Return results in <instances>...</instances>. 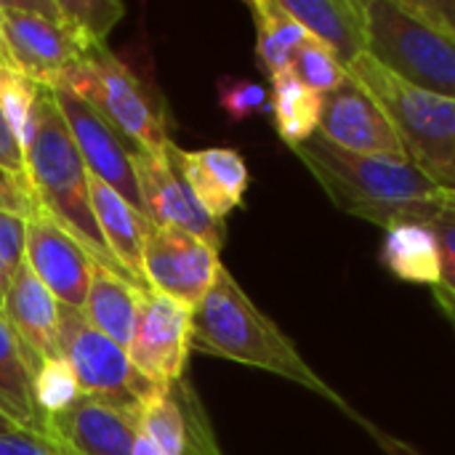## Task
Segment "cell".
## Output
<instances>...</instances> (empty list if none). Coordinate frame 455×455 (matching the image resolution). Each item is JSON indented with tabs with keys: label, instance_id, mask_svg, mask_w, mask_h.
I'll list each match as a JSON object with an SVG mask.
<instances>
[{
	"label": "cell",
	"instance_id": "7a4b0ae2",
	"mask_svg": "<svg viewBox=\"0 0 455 455\" xmlns=\"http://www.w3.org/2000/svg\"><path fill=\"white\" fill-rule=\"evenodd\" d=\"M192 349L283 376L360 419L299 355L293 341L248 299L227 267H221L208 296L192 309Z\"/></svg>",
	"mask_w": 455,
	"mask_h": 455
},
{
	"label": "cell",
	"instance_id": "83f0119b",
	"mask_svg": "<svg viewBox=\"0 0 455 455\" xmlns=\"http://www.w3.org/2000/svg\"><path fill=\"white\" fill-rule=\"evenodd\" d=\"M59 8L64 21L91 45L104 43L125 13L123 3L115 0H59Z\"/></svg>",
	"mask_w": 455,
	"mask_h": 455
},
{
	"label": "cell",
	"instance_id": "f1b7e54d",
	"mask_svg": "<svg viewBox=\"0 0 455 455\" xmlns=\"http://www.w3.org/2000/svg\"><path fill=\"white\" fill-rule=\"evenodd\" d=\"M80 387L75 381V373L64 360H43L35 371V400L43 411L45 421L53 413H61L80 397Z\"/></svg>",
	"mask_w": 455,
	"mask_h": 455
},
{
	"label": "cell",
	"instance_id": "7c38bea8",
	"mask_svg": "<svg viewBox=\"0 0 455 455\" xmlns=\"http://www.w3.org/2000/svg\"><path fill=\"white\" fill-rule=\"evenodd\" d=\"M133 173L139 184V195L144 203V216L155 227H171L189 232L208 243L213 251H221L227 243V224L221 219H213L192 195V189L184 184L179 171L173 168L165 155H149L136 149L133 152Z\"/></svg>",
	"mask_w": 455,
	"mask_h": 455
},
{
	"label": "cell",
	"instance_id": "4fadbf2b",
	"mask_svg": "<svg viewBox=\"0 0 455 455\" xmlns=\"http://www.w3.org/2000/svg\"><path fill=\"white\" fill-rule=\"evenodd\" d=\"M317 133L333 147L355 155L408 163L392 120L355 77H347L333 93L323 96Z\"/></svg>",
	"mask_w": 455,
	"mask_h": 455
},
{
	"label": "cell",
	"instance_id": "d6a6232c",
	"mask_svg": "<svg viewBox=\"0 0 455 455\" xmlns=\"http://www.w3.org/2000/svg\"><path fill=\"white\" fill-rule=\"evenodd\" d=\"M0 211L5 213H16L21 219H29L32 213L40 211L37 200H35V192L29 187V181L13 176L11 171H5L0 165Z\"/></svg>",
	"mask_w": 455,
	"mask_h": 455
},
{
	"label": "cell",
	"instance_id": "e575fe53",
	"mask_svg": "<svg viewBox=\"0 0 455 455\" xmlns=\"http://www.w3.org/2000/svg\"><path fill=\"white\" fill-rule=\"evenodd\" d=\"M0 165L5 171H11L13 176L27 181V165H24V149L19 144V139L13 136V131L8 128L3 112H0Z\"/></svg>",
	"mask_w": 455,
	"mask_h": 455
},
{
	"label": "cell",
	"instance_id": "4dcf8cb0",
	"mask_svg": "<svg viewBox=\"0 0 455 455\" xmlns=\"http://www.w3.org/2000/svg\"><path fill=\"white\" fill-rule=\"evenodd\" d=\"M219 104L232 123H245L248 117L269 112V91L253 80L224 77L219 85Z\"/></svg>",
	"mask_w": 455,
	"mask_h": 455
},
{
	"label": "cell",
	"instance_id": "7402d4cb",
	"mask_svg": "<svg viewBox=\"0 0 455 455\" xmlns=\"http://www.w3.org/2000/svg\"><path fill=\"white\" fill-rule=\"evenodd\" d=\"M147 293L149 291H141L133 283L112 275L109 269L96 264L83 315L96 331H101L115 344L128 349L133 331H136L139 312H141V301Z\"/></svg>",
	"mask_w": 455,
	"mask_h": 455
},
{
	"label": "cell",
	"instance_id": "cb8c5ba5",
	"mask_svg": "<svg viewBox=\"0 0 455 455\" xmlns=\"http://www.w3.org/2000/svg\"><path fill=\"white\" fill-rule=\"evenodd\" d=\"M269 112L275 117V128L280 139L296 149L307 139H312L320 128L323 96L307 88L291 69L275 75L269 80Z\"/></svg>",
	"mask_w": 455,
	"mask_h": 455
},
{
	"label": "cell",
	"instance_id": "6da1fadb",
	"mask_svg": "<svg viewBox=\"0 0 455 455\" xmlns=\"http://www.w3.org/2000/svg\"><path fill=\"white\" fill-rule=\"evenodd\" d=\"M293 152L344 213L384 232L395 224H432L453 197L411 163L355 155L333 147L320 133Z\"/></svg>",
	"mask_w": 455,
	"mask_h": 455
},
{
	"label": "cell",
	"instance_id": "ffe728a7",
	"mask_svg": "<svg viewBox=\"0 0 455 455\" xmlns=\"http://www.w3.org/2000/svg\"><path fill=\"white\" fill-rule=\"evenodd\" d=\"M88 189H91V205L101 229L104 243L109 245L117 264L133 277V283L141 291H149L144 280V243L149 232V221L144 213H139L128 200H123L112 187L93 179L88 173Z\"/></svg>",
	"mask_w": 455,
	"mask_h": 455
},
{
	"label": "cell",
	"instance_id": "d590c367",
	"mask_svg": "<svg viewBox=\"0 0 455 455\" xmlns=\"http://www.w3.org/2000/svg\"><path fill=\"white\" fill-rule=\"evenodd\" d=\"M429 5L435 8V13L453 29L455 35V0H429Z\"/></svg>",
	"mask_w": 455,
	"mask_h": 455
},
{
	"label": "cell",
	"instance_id": "44dd1931",
	"mask_svg": "<svg viewBox=\"0 0 455 455\" xmlns=\"http://www.w3.org/2000/svg\"><path fill=\"white\" fill-rule=\"evenodd\" d=\"M40 360H35L11 325L0 315V411L11 416L24 432L48 435L45 416L35 400V371Z\"/></svg>",
	"mask_w": 455,
	"mask_h": 455
},
{
	"label": "cell",
	"instance_id": "30bf717a",
	"mask_svg": "<svg viewBox=\"0 0 455 455\" xmlns=\"http://www.w3.org/2000/svg\"><path fill=\"white\" fill-rule=\"evenodd\" d=\"M59 104V112L67 120V128L80 149V157L88 173L107 187H112L123 200H128L139 213H144V203L139 195L136 173H133V152L136 147L88 101L77 99L64 88H51Z\"/></svg>",
	"mask_w": 455,
	"mask_h": 455
},
{
	"label": "cell",
	"instance_id": "1f68e13d",
	"mask_svg": "<svg viewBox=\"0 0 455 455\" xmlns=\"http://www.w3.org/2000/svg\"><path fill=\"white\" fill-rule=\"evenodd\" d=\"M27 219L0 211V291L5 293L16 269L24 264Z\"/></svg>",
	"mask_w": 455,
	"mask_h": 455
},
{
	"label": "cell",
	"instance_id": "f546056e",
	"mask_svg": "<svg viewBox=\"0 0 455 455\" xmlns=\"http://www.w3.org/2000/svg\"><path fill=\"white\" fill-rule=\"evenodd\" d=\"M440 243V261L443 275L435 288V301L443 309V315L455 312V195L443 205V211L429 224Z\"/></svg>",
	"mask_w": 455,
	"mask_h": 455
},
{
	"label": "cell",
	"instance_id": "9c48e42d",
	"mask_svg": "<svg viewBox=\"0 0 455 455\" xmlns=\"http://www.w3.org/2000/svg\"><path fill=\"white\" fill-rule=\"evenodd\" d=\"M141 261L149 291L163 293L189 309L208 296L224 267L219 251L200 237L155 224H149Z\"/></svg>",
	"mask_w": 455,
	"mask_h": 455
},
{
	"label": "cell",
	"instance_id": "603a6c76",
	"mask_svg": "<svg viewBox=\"0 0 455 455\" xmlns=\"http://www.w3.org/2000/svg\"><path fill=\"white\" fill-rule=\"evenodd\" d=\"M381 267L403 283L437 288L443 275L440 243L429 224H395L387 229L381 253Z\"/></svg>",
	"mask_w": 455,
	"mask_h": 455
},
{
	"label": "cell",
	"instance_id": "f35d334b",
	"mask_svg": "<svg viewBox=\"0 0 455 455\" xmlns=\"http://www.w3.org/2000/svg\"><path fill=\"white\" fill-rule=\"evenodd\" d=\"M21 427L11 419V416H5L3 411H0V435H11V432H19Z\"/></svg>",
	"mask_w": 455,
	"mask_h": 455
},
{
	"label": "cell",
	"instance_id": "484cf974",
	"mask_svg": "<svg viewBox=\"0 0 455 455\" xmlns=\"http://www.w3.org/2000/svg\"><path fill=\"white\" fill-rule=\"evenodd\" d=\"M291 72L312 91H317L320 96L333 93L347 77V67L341 64V59L320 40H315L312 35L299 45V51L293 53L291 61Z\"/></svg>",
	"mask_w": 455,
	"mask_h": 455
},
{
	"label": "cell",
	"instance_id": "2e32d148",
	"mask_svg": "<svg viewBox=\"0 0 455 455\" xmlns=\"http://www.w3.org/2000/svg\"><path fill=\"white\" fill-rule=\"evenodd\" d=\"M141 429L163 455H224L197 389L181 379L141 411Z\"/></svg>",
	"mask_w": 455,
	"mask_h": 455
},
{
	"label": "cell",
	"instance_id": "60d3db41",
	"mask_svg": "<svg viewBox=\"0 0 455 455\" xmlns=\"http://www.w3.org/2000/svg\"><path fill=\"white\" fill-rule=\"evenodd\" d=\"M445 317H448V320L453 323V328H455V312H451V315H445Z\"/></svg>",
	"mask_w": 455,
	"mask_h": 455
},
{
	"label": "cell",
	"instance_id": "ab89813d",
	"mask_svg": "<svg viewBox=\"0 0 455 455\" xmlns=\"http://www.w3.org/2000/svg\"><path fill=\"white\" fill-rule=\"evenodd\" d=\"M3 299H5V293L0 291V315H3Z\"/></svg>",
	"mask_w": 455,
	"mask_h": 455
},
{
	"label": "cell",
	"instance_id": "5bb4252c",
	"mask_svg": "<svg viewBox=\"0 0 455 455\" xmlns=\"http://www.w3.org/2000/svg\"><path fill=\"white\" fill-rule=\"evenodd\" d=\"M24 264L59 304L83 312L96 261L67 229H61L43 211L27 219Z\"/></svg>",
	"mask_w": 455,
	"mask_h": 455
},
{
	"label": "cell",
	"instance_id": "d4e9b609",
	"mask_svg": "<svg viewBox=\"0 0 455 455\" xmlns=\"http://www.w3.org/2000/svg\"><path fill=\"white\" fill-rule=\"evenodd\" d=\"M248 8L256 21V59L261 72L272 80L291 69L293 53L309 32L285 11L283 0H251Z\"/></svg>",
	"mask_w": 455,
	"mask_h": 455
},
{
	"label": "cell",
	"instance_id": "4316f807",
	"mask_svg": "<svg viewBox=\"0 0 455 455\" xmlns=\"http://www.w3.org/2000/svg\"><path fill=\"white\" fill-rule=\"evenodd\" d=\"M37 91H40V85H35L16 67H0V112H3L8 128L13 131V136L19 139L21 149H24L27 133H29Z\"/></svg>",
	"mask_w": 455,
	"mask_h": 455
},
{
	"label": "cell",
	"instance_id": "ac0fdd59",
	"mask_svg": "<svg viewBox=\"0 0 455 455\" xmlns=\"http://www.w3.org/2000/svg\"><path fill=\"white\" fill-rule=\"evenodd\" d=\"M3 320L35 360H61L59 347V301L21 264L3 299Z\"/></svg>",
	"mask_w": 455,
	"mask_h": 455
},
{
	"label": "cell",
	"instance_id": "836d02e7",
	"mask_svg": "<svg viewBox=\"0 0 455 455\" xmlns=\"http://www.w3.org/2000/svg\"><path fill=\"white\" fill-rule=\"evenodd\" d=\"M0 455H75L61 443H56L48 435H35V432H11L0 435Z\"/></svg>",
	"mask_w": 455,
	"mask_h": 455
},
{
	"label": "cell",
	"instance_id": "74e56055",
	"mask_svg": "<svg viewBox=\"0 0 455 455\" xmlns=\"http://www.w3.org/2000/svg\"><path fill=\"white\" fill-rule=\"evenodd\" d=\"M0 67H16L13 59H11L8 43H5V35H3V27H0Z\"/></svg>",
	"mask_w": 455,
	"mask_h": 455
},
{
	"label": "cell",
	"instance_id": "9a60e30c",
	"mask_svg": "<svg viewBox=\"0 0 455 455\" xmlns=\"http://www.w3.org/2000/svg\"><path fill=\"white\" fill-rule=\"evenodd\" d=\"M48 437L75 455H131L141 432V411L80 395L61 413L48 416Z\"/></svg>",
	"mask_w": 455,
	"mask_h": 455
},
{
	"label": "cell",
	"instance_id": "8fae6325",
	"mask_svg": "<svg viewBox=\"0 0 455 455\" xmlns=\"http://www.w3.org/2000/svg\"><path fill=\"white\" fill-rule=\"evenodd\" d=\"M192 349V309L149 291L141 301L128 357L141 376L165 389L184 379Z\"/></svg>",
	"mask_w": 455,
	"mask_h": 455
},
{
	"label": "cell",
	"instance_id": "52a82bcc",
	"mask_svg": "<svg viewBox=\"0 0 455 455\" xmlns=\"http://www.w3.org/2000/svg\"><path fill=\"white\" fill-rule=\"evenodd\" d=\"M59 347L61 360L69 365L80 392L88 397L144 411V405L163 392L136 371L128 349L96 331L80 309L64 304H59Z\"/></svg>",
	"mask_w": 455,
	"mask_h": 455
},
{
	"label": "cell",
	"instance_id": "277c9868",
	"mask_svg": "<svg viewBox=\"0 0 455 455\" xmlns=\"http://www.w3.org/2000/svg\"><path fill=\"white\" fill-rule=\"evenodd\" d=\"M355 77L392 120L408 163L416 165L440 189L455 195V101L421 91L379 59L363 53L347 64Z\"/></svg>",
	"mask_w": 455,
	"mask_h": 455
},
{
	"label": "cell",
	"instance_id": "3957f363",
	"mask_svg": "<svg viewBox=\"0 0 455 455\" xmlns=\"http://www.w3.org/2000/svg\"><path fill=\"white\" fill-rule=\"evenodd\" d=\"M24 165L27 181L35 192L40 211L48 213L61 229H67L99 267L133 283V277L117 264V259L112 256L109 245L101 237L91 205L88 168L67 128L64 115L59 112L51 88L37 91L29 133L24 141Z\"/></svg>",
	"mask_w": 455,
	"mask_h": 455
},
{
	"label": "cell",
	"instance_id": "8d00e7d4",
	"mask_svg": "<svg viewBox=\"0 0 455 455\" xmlns=\"http://www.w3.org/2000/svg\"><path fill=\"white\" fill-rule=\"evenodd\" d=\"M131 455H163L157 451V445L152 443V437L141 429L139 432V437H136V443H133V453Z\"/></svg>",
	"mask_w": 455,
	"mask_h": 455
},
{
	"label": "cell",
	"instance_id": "ba28073f",
	"mask_svg": "<svg viewBox=\"0 0 455 455\" xmlns=\"http://www.w3.org/2000/svg\"><path fill=\"white\" fill-rule=\"evenodd\" d=\"M0 27L16 69L40 88H56L93 48L64 21L59 0H0Z\"/></svg>",
	"mask_w": 455,
	"mask_h": 455
},
{
	"label": "cell",
	"instance_id": "8992f818",
	"mask_svg": "<svg viewBox=\"0 0 455 455\" xmlns=\"http://www.w3.org/2000/svg\"><path fill=\"white\" fill-rule=\"evenodd\" d=\"M56 88L75 93L104 115L136 149L165 155L171 144L163 109L152 101L147 85L101 43L85 51Z\"/></svg>",
	"mask_w": 455,
	"mask_h": 455
},
{
	"label": "cell",
	"instance_id": "5b68a950",
	"mask_svg": "<svg viewBox=\"0 0 455 455\" xmlns=\"http://www.w3.org/2000/svg\"><path fill=\"white\" fill-rule=\"evenodd\" d=\"M368 53L405 83L455 101V35L429 0H365Z\"/></svg>",
	"mask_w": 455,
	"mask_h": 455
},
{
	"label": "cell",
	"instance_id": "e0dca14e",
	"mask_svg": "<svg viewBox=\"0 0 455 455\" xmlns=\"http://www.w3.org/2000/svg\"><path fill=\"white\" fill-rule=\"evenodd\" d=\"M168 157L184 184L192 189L197 203L213 216V219H227L235 208L243 205L248 184H251V171L240 152L224 149V147H211V149H179L173 141L168 144Z\"/></svg>",
	"mask_w": 455,
	"mask_h": 455
},
{
	"label": "cell",
	"instance_id": "d6986e66",
	"mask_svg": "<svg viewBox=\"0 0 455 455\" xmlns=\"http://www.w3.org/2000/svg\"><path fill=\"white\" fill-rule=\"evenodd\" d=\"M285 11L347 67L368 53L365 0H283Z\"/></svg>",
	"mask_w": 455,
	"mask_h": 455
}]
</instances>
